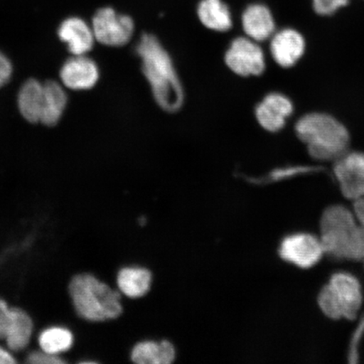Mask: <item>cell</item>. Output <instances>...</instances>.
Listing matches in <instances>:
<instances>
[{
  "instance_id": "cell-1",
  "label": "cell",
  "mask_w": 364,
  "mask_h": 364,
  "mask_svg": "<svg viewBox=\"0 0 364 364\" xmlns=\"http://www.w3.org/2000/svg\"><path fill=\"white\" fill-rule=\"evenodd\" d=\"M156 102L164 111L176 112L184 102V92L169 53L156 36L144 33L136 48Z\"/></svg>"
},
{
  "instance_id": "cell-2",
  "label": "cell",
  "mask_w": 364,
  "mask_h": 364,
  "mask_svg": "<svg viewBox=\"0 0 364 364\" xmlns=\"http://www.w3.org/2000/svg\"><path fill=\"white\" fill-rule=\"evenodd\" d=\"M296 134L307 145L311 156L318 161H336L349 145V134L343 124L324 113H311L300 118Z\"/></svg>"
},
{
  "instance_id": "cell-3",
  "label": "cell",
  "mask_w": 364,
  "mask_h": 364,
  "mask_svg": "<svg viewBox=\"0 0 364 364\" xmlns=\"http://www.w3.org/2000/svg\"><path fill=\"white\" fill-rule=\"evenodd\" d=\"M320 240L324 253L332 257L357 261L364 259L356 218L341 205H333L323 213Z\"/></svg>"
},
{
  "instance_id": "cell-4",
  "label": "cell",
  "mask_w": 364,
  "mask_h": 364,
  "mask_svg": "<svg viewBox=\"0 0 364 364\" xmlns=\"http://www.w3.org/2000/svg\"><path fill=\"white\" fill-rule=\"evenodd\" d=\"M70 293L77 313L85 320H114L122 312L120 294L92 275L75 276Z\"/></svg>"
},
{
  "instance_id": "cell-5",
  "label": "cell",
  "mask_w": 364,
  "mask_h": 364,
  "mask_svg": "<svg viewBox=\"0 0 364 364\" xmlns=\"http://www.w3.org/2000/svg\"><path fill=\"white\" fill-rule=\"evenodd\" d=\"M363 303L361 285L354 276L336 273L318 294V304L327 317L339 320L356 318Z\"/></svg>"
},
{
  "instance_id": "cell-6",
  "label": "cell",
  "mask_w": 364,
  "mask_h": 364,
  "mask_svg": "<svg viewBox=\"0 0 364 364\" xmlns=\"http://www.w3.org/2000/svg\"><path fill=\"white\" fill-rule=\"evenodd\" d=\"M95 41L108 47H122L134 33V21L129 16L118 14L111 7L100 9L92 19Z\"/></svg>"
},
{
  "instance_id": "cell-7",
  "label": "cell",
  "mask_w": 364,
  "mask_h": 364,
  "mask_svg": "<svg viewBox=\"0 0 364 364\" xmlns=\"http://www.w3.org/2000/svg\"><path fill=\"white\" fill-rule=\"evenodd\" d=\"M225 62L234 74L241 77L261 75L266 68L262 49L247 36L233 40L225 53Z\"/></svg>"
},
{
  "instance_id": "cell-8",
  "label": "cell",
  "mask_w": 364,
  "mask_h": 364,
  "mask_svg": "<svg viewBox=\"0 0 364 364\" xmlns=\"http://www.w3.org/2000/svg\"><path fill=\"white\" fill-rule=\"evenodd\" d=\"M279 252L284 261L303 269L316 265L325 254L320 238L306 233L287 236L281 242Z\"/></svg>"
},
{
  "instance_id": "cell-9",
  "label": "cell",
  "mask_w": 364,
  "mask_h": 364,
  "mask_svg": "<svg viewBox=\"0 0 364 364\" xmlns=\"http://www.w3.org/2000/svg\"><path fill=\"white\" fill-rule=\"evenodd\" d=\"M334 174L346 198H364V153L346 152L336 159Z\"/></svg>"
},
{
  "instance_id": "cell-10",
  "label": "cell",
  "mask_w": 364,
  "mask_h": 364,
  "mask_svg": "<svg viewBox=\"0 0 364 364\" xmlns=\"http://www.w3.org/2000/svg\"><path fill=\"white\" fill-rule=\"evenodd\" d=\"M293 111V103L288 97L279 93H271L257 107L256 117L264 129L275 133L283 129Z\"/></svg>"
},
{
  "instance_id": "cell-11",
  "label": "cell",
  "mask_w": 364,
  "mask_h": 364,
  "mask_svg": "<svg viewBox=\"0 0 364 364\" xmlns=\"http://www.w3.org/2000/svg\"><path fill=\"white\" fill-rule=\"evenodd\" d=\"M63 84L67 88L82 90L93 88L99 80V70L92 59L85 55L68 59L60 71Z\"/></svg>"
},
{
  "instance_id": "cell-12",
  "label": "cell",
  "mask_w": 364,
  "mask_h": 364,
  "mask_svg": "<svg viewBox=\"0 0 364 364\" xmlns=\"http://www.w3.org/2000/svg\"><path fill=\"white\" fill-rule=\"evenodd\" d=\"M270 48L272 56L277 65L290 68L303 56L306 43L297 31L287 28L273 34Z\"/></svg>"
},
{
  "instance_id": "cell-13",
  "label": "cell",
  "mask_w": 364,
  "mask_h": 364,
  "mask_svg": "<svg viewBox=\"0 0 364 364\" xmlns=\"http://www.w3.org/2000/svg\"><path fill=\"white\" fill-rule=\"evenodd\" d=\"M59 38L68 44L74 56L85 55L92 49L95 41L92 27L78 17L68 18L58 29Z\"/></svg>"
},
{
  "instance_id": "cell-14",
  "label": "cell",
  "mask_w": 364,
  "mask_h": 364,
  "mask_svg": "<svg viewBox=\"0 0 364 364\" xmlns=\"http://www.w3.org/2000/svg\"><path fill=\"white\" fill-rule=\"evenodd\" d=\"M241 21L245 35L255 42H264L275 33L272 12L262 4H250L243 12Z\"/></svg>"
},
{
  "instance_id": "cell-15",
  "label": "cell",
  "mask_w": 364,
  "mask_h": 364,
  "mask_svg": "<svg viewBox=\"0 0 364 364\" xmlns=\"http://www.w3.org/2000/svg\"><path fill=\"white\" fill-rule=\"evenodd\" d=\"M197 12L199 21L209 30L225 33L233 26L229 6L223 0H202Z\"/></svg>"
},
{
  "instance_id": "cell-16",
  "label": "cell",
  "mask_w": 364,
  "mask_h": 364,
  "mask_svg": "<svg viewBox=\"0 0 364 364\" xmlns=\"http://www.w3.org/2000/svg\"><path fill=\"white\" fill-rule=\"evenodd\" d=\"M43 84L29 80L22 85L18 95V107L23 117L31 124L41 121L43 107Z\"/></svg>"
},
{
  "instance_id": "cell-17",
  "label": "cell",
  "mask_w": 364,
  "mask_h": 364,
  "mask_svg": "<svg viewBox=\"0 0 364 364\" xmlns=\"http://www.w3.org/2000/svg\"><path fill=\"white\" fill-rule=\"evenodd\" d=\"M131 358L139 364H169L175 360L176 350L168 341H145L135 346Z\"/></svg>"
},
{
  "instance_id": "cell-18",
  "label": "cell",
  "mask_w": 364,
  "mask_h": 364,
  "mask_svg": "<svg viewBox=\"0 0 364 364\" xmlns=\"http://www.w3.org/2000/svg\"><path fill=\"white\" fill-rule=\"evenodd\" d=\"M43 107L40 122L46 126L56 125L66 107L68 97L65 90L58 82L46 81L43 84Z\"/></svg>"
},
{
  "instance_id": "cell-19",
  "label": "cell",
  "mask_w": 364,
  "mask_h": 364,
  "mask_svg": "<svg viewBox=\"0 0 364 364\" xmlns=\"http://www.w3.org/2000/svg\"><path fill=\"white\" fill-rule=\"evenodd\" d=\"M151 281V272L143 267L122 268L117 275V285L121 292L133 299L146 294Z\"/></svg>"
},
{
  "instance_id": "cell-20",
  "label": "cell",
  "mask_w": 364,
  "mask_h": 364,
  "mask_svg": "<svg viewBox=\"0 0 364 364\" xmlns=\"http://www.w3.org/2000/svg\"><path fill=\"white\" fill-rule=\"evenodd\" d=\"M33 324L31 318L20 309H11V322L6 340L13 351H20L28 345Z\"/></svg>"
},
{
  "instance_id": "cell-21",
  "label": "cell",
  "mask_w": 364,
  "mask_h": 364,
  "mask_svg": "<svg viewBox=\"0 0 364 364\" xmlns=\"http://www.w3.org/2000/svg\"><path fill=\"white\" fill-rule=\"evenodd\" d=\"M71 332L62 327H53L45 330L39 338L40 347L43 351L53 355H58L71 348L73 345Z\"/></svg>"
},
{
  "instance_id": "cell-22",
  "label": "cell",
  "mask_w": 364,
  "mask_h": 364,
  "mask_svg": "<svg viewBox=\"0 0 364 364\" xmlns=\"http://www.w3.org/2000/svg\"><path fill=\"white\" fill-rule=\"evenodd\" d=\"M349 0H313V6L318 15H333L340 8L347 6Z\"/></svg>"
},
{
  "instance_id": "cell-23",
  "label": "cell",
  "mask_w": 364,
  "mask_h": 364,
  "mask_svg": "<svg viewBox=\"0 0 364 364\" xmlns=\"http://www.w3.org/2000/svg\"><path fill=\"white\" fill-rule=\"evenodd\" d=\"M316 168L308 166H291L273 171L268 176V181H279L290 178L294 176L304 174V173L316 171Z\"/></svg>"
},
{
  "instance_id": "cell-24",
  "label": "cell",
  "mask_w": 364,
  "mask_h": 364,
  "mask_svg": "<svg viewBox=\"0 0 364 364\" xmlns=\"http://www.w3.org/2000/svg\"><path fill=\"white\" fill-rule=\"evenodd\" d=\"M11 322V309L0 299V338L6 339Z\"/></svg>"
},
{
  "instance_id": "cell-25",
  "label": "cell",
  "mask_w": 364,
  "mask_h": 364,
  "mask_svg": "<svg viewBox=\"0 0 364 364\" xmlns=\"http://www.w3.org/2000/svg\"><path fill=\"white\" fill-rule=\"evenodd\" d=\"M27 362L35 364H57L65 363L62 360L58 355H53L44 351L30 354L28 358H27Z\"/></svg>"
},
{
  "instance_id": "cell-26",
  "label": "cell",
  "mask_w": 364,
  "mask_h": 364,
  "mask_svg": "<svg viewBox=\"0 0 364 364\" xmlns=\"http://www.w3.org/2000/svg\"><path fill=\"white\" fill-rule=\"evenodd\" d=\"M12 70L10 60L3 53H0V88L10 80Z\"/></svg>"
},
{
  "instance_id": "cell-27",
  "label": "cell",
  "mask_w": 364,
  "mask_h": 364,
  "mask_svg": "<svg viewBox=\"0 0 364 364\" xmlns=\"http://www.w3.org/2000/svg\"><path fill=\"white\" fill-rule=\"evenodd\" d=\"M353 213L358 225L364 231V198L354 200Z\"/></svg>"
},
{
  "instance_id": "cell-28",
  "label": "cell",
  "mask_w": 364,
  "mask_h": 364,
  "mask_svg": "<svg viewBox=\"0 0 364 364\" xmlns=\"http://www.w3.org/2000/svg\"><path fill=\"white\" fill-rule=\"evenodd\" d=\"M15 358L10 353L0 348V363H15Z\"/></svg>"
}]
</instances>
